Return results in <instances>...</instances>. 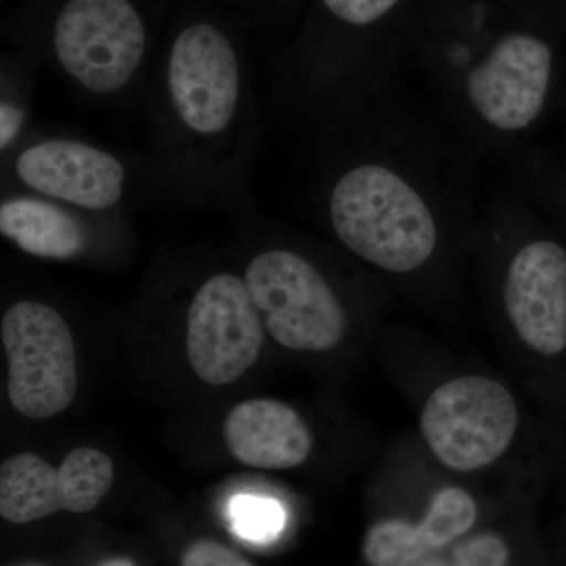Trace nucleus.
Here are the masks:
<instances>
[{
  "instance_id": "f257e3e1",
  "label": "nucleus",
  "mask_w": 566,
  "mask_h": 566,
  "mask_svg": "<svg viewBox=\"0 0 566 566\" xmlns=\"http://www.w3.org/2000/svg\"><path fill=\"white\" fill-rule=\"evenodd\" d=\"M293 208L379 273L415 277L474 240L482 159L398 77L297 133Z\"/></svg>"
},
{
  "instance_id": "f03ea898",
  "label": "nucleus",
  "mask_w": 566,
  "mask_h": 566,
  "mask_svg": "<svg viewBox=\"0 0 566 566\" xmlns=\"http://www.w3.org/2000/svg\"><path fill=\"white\" fill-rule=\"evenodd\" d=\"M244 35L216 0L186 7L167 33L142 99L156 205L237 214L251 203L263 114Z\"/></svg>"
},
{
  "instance_id": "7ed1b4c3",
  "label": "nucleus",
  "mask_w": 566,
  "mask_h": 566,
  "mask_svg": "<svg viewBox=\"0 0 566 566\" xmlns=\"http://www.w3.org/2000/svg\"><path fill=\"white\" fill-rule=\"evenodd\" d=\"M169 0H31L6 39L91 109L142 104Z\"/></svg>"
},
{
  "instance_id": "20e7f679",
  "label": "nucleus",
  "mask_w": 566,
  "mask_h": 566,
  "mask_svg": "<svg viewBox=\"0 0 566 566\" xmlns=\"http://www.w3.org/2000/svg\"><path fill=\"white\" fill-rule=\"evenodd\" d=\"M428 99L482 161L515 158L553 93L554 55L535 33L447 41L428 57Z\"/></svg>"
},
{
  "instance_id": "39448f33",
  "label": "nucleus",
  "mask_w": 566,
  "mask_h": 566,
  "mask_svg": "<svg viewBox=\"0 0 566 566\" xmlns=\"http://www.w3.org/2000/svg\"><path fill=\"white\" fill-rule=\"evenodd\" d=\"M2 161V191L35 193L91 212L156 205L144 151L114 150L88 137L29 129Z\"/></svg>"
},
{
  "instance_id": "423d86ee",
  "label": "nucleus",
  "mask_w": 566,
  "mask_h": 566,
  "mask_svg": "<svg viewBox=\"0 0 566 566\" xmlns=\"http://www.w3.org/2000/svg\"><path fill=\"white\" fill-rule=\"evenodd\" d=\"M532 212L512 185L483 197L479 221L505 248L499 304L517 338L546 359L566 353V248L532 232Z\"/></svg>"
},
{
  "instance_id": "0eeeda50",
  "label": "nucleus",
  "mask_w": 566,
  "mask_h": 566,
  "mask_svg": "<svg viewBox=\"0 0 566 566\" xmlns=\"http://www.w3.org/2000/svg\"><path fill=\"white\" fill-rule=\"evenodd\" d=\"M243 279L264 329L283 348L327 352L344 340L348 304L308 251L270 237L245 263Z\"/></svg>"
},
{
  "instance_id": "6e6552de",
  "label": "nucleus",
  "mask_w": 566,
  "mask_h": 566,
  "mask_svg": "<svg viewBox=\"0 0 566 566\" xmlns=\"http://www.w3.org/2000/svg\"><path fill=\"white\" fill-rule=\"evenodd\" d=\"M10 403L20 415H61L77 390L76 346L65 316L39 300H18L3 312Z\"/></svg>"
},
{
  "instance_id": "1a4fd4ad",
  "label": "nucleus",
  "mask_w": 566,
  "mask_h": 566,
  "mask_svg": "<svg viewBox=\"0 0 566 566\" xmlns=\"http://www.w3.org/2000/svg\"><path fill=\"white\" fill-rule=\"evenodd\" d=\"M520 411L501 382L461 376L434 390L420 416V430L446 468L474 472L499 460L515 438Z\"/></svg>"
},
{
  "instance_id": "9d476101",
  "label": "nucleus",
  "mask_w": 566,
  "mask_h": 566,
  "mask_svg": "<svg viewBox=\"0 0 566 566\" xmlns=\"http://www.w3.org/2000/svg\"><path fill=\"white\" fill-rule=\"evenodd\" d=\"M185 322L189 364L208 385H230L259 359L266 329L243 275H205L193 286Z\"/></svg>"
},
{
  "instance_id": "9b49d317",
  "label": "nucleus",
  "mask_w": 566,
  "mask_h": 566,
  "mask_svg": "<svg viewBox=\"0 0 566 566\" xmlns=\"http://www.w3.org/2000/svg\"><path fill=\"white\" fill-rule=\"evenodd\" d=\"M114 483V464L99 450H73L59 468L36 453H18L0 468V516L13 524L54 515L87 513Z\"/></svg>"
},
{
  "instance_id": "f8f14e48",
  "label": "nucleus",
  "mask_w": 566,
  "mask_h": 566,
  "mask_svg": "<svg viewBox=\"0 0 566 566\" xmlns=\"http://www.w3.org/2000/svg\"><path fill=\"white\" fill-rule=\"evenodd\" d=\"M129 212H91L20 191H2L0 233L36 259L73 262L128 232Z\"/></svg>"
},
{
  "instance_id": "ddd939ff",
  "label": "nucleus",
  "mask_w": 566,
  "mask_h": 566,
  "mask_svg": "<svg viewBox=\"0 0 566 566\" xmlns=\"http://www.w3.org/2000/svg\"><path fill=\"white\" fill-rule=\"evenodd\" d=\"M222 434L230 453L256 469L297 468L312 452V433L303 417L271 398L234 406L223 422Z\"/></svg>"
},
{
  "instance_id": "4468645a",
  "label": "nucleus",
  "mask_w": 566,
  "mask_h": 566,
  "mask_svg": "<svg viewBox=\"0 0 566 566\" xmlns=\"http://www.w3.org/2000/svg\"><path fill=\"white\" fill-rule=\"evenodd\" d=\"M476 520L474 497L463 488L449 486L434 494L419 524L386 520L375 524L364 539L370 566H412L464 535Z\"/></svg>"
},
{
  "instance_id": "2eb2a0df",
  "label": "nucleus",
  "mask_w": 566,
  "mask_h": 566,
  "mask_svg": "<svg viewBox=\"0 0 566 566\" xmlns=\"http://www.w3.org/2000/svg\"><path fill=\"white\" fill-rule=\"evenodd\" d=\"M39 69L21 52L3 54L0 69V156L20 144L32 128V99Z\"/></svg>"
},
{
  "instance_id": "dca6fc26",
  "label": "nucleus",
  "mask_w": 566,
  "mask_h": 566,
  "mask_svg": "<svg viewBox=\"0 0 566 566\" xmlns=\"http://www.w3.org/2000/svg\"><path fill=\"white\" fill-rule=\"evenodd\" d=\"M234 534L253 543L273 542L285 526V513L275 501L238 495L230 509Z\"/></svg>"
},
{
  "instance_id": "f3484780",
  "label": "nucleus",
  "mask_w": 566,
  "mask_h": 566,
  "mask_svg": "<svg viewBox=\"0 0 566 566\" xmlns=\"http://www.w3.org/2000/svg\"><path fill=\"white\" fill-rule=\"evenodd\" d=\"M509 547L497 535L483 534L457 546L450 557L424 556L412 566H505Z\"/></svg>"
},
{
  "instance_id": "a211bd4d",
  "label": "nucleus",
  "mask_w": 566,
  "mask_h": 566,
  "mask_svg": "<svg viewBox=\"0 0 566 566\" xmlns=\"http://www.w3.org/2000/svg\"><path fill=\"white\" fill-rule=\"evenodd\" d=\"M181 566H255L230 547L212 539H200L186 549Z\"/></svg>"
},
{
  "instance_id": "6ab92c4d",
  "label": "nucleus",
  "mask_w": 566,
  "mask_h": 566,
  "mask_svg": "<svg viewBox=\"0 0 566 566\" xmlns=\"http://www.w3.org/2000/svg\"><path fill=\"white\" fill-rule=\"evenodd\" d=\"M99 566H137L133 560L125 557L109 558V560L103 562Z\"/></svg>"
}]
</instances>
